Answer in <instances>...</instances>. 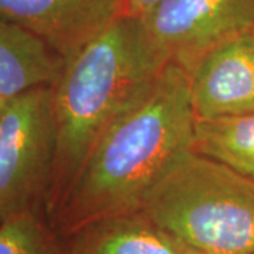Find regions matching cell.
Segmentation results:
<instances>
[{
    "mask_svg": "<svg viewBox=\"0 0 254 254\" xmlns=\"http://www.w3.org/2000/svg\"><path fill=\"white\" fill-rule=\"evenodd\" d=\"M57 128L53 89H37L0 106V220L46 213Z\"/></svg>",
    "mask_w": 254,
    "mask_h": 254,
    "instance_id": "obj_4",
    "label": "cell"
},
{
    "mask_svg": "<svg viewBox=\"0 0 254 254\" xmlns=\"http://www.w3.org/2000/svg\"><path fill=\"white\" fill-rule=\"evenodd\" d=\"M140 18L165 60L190 73L213 50L254 28V0H160Z\"/></svg>",
    "mask_w": 254,
    "mask_h": 254,
    "instance_id": "obj_5",
    "label": "cell"
},
{
    "mask_svg": "<svg viewBox=\"0 0 254 254\" xmlns=\"http://www.w3.org/2000/svg\"><path fill=\"white\" fill-rule=\"evenodd\" d=\"M167 64L143 20L131 14L118 18L66 64L53 89L57 155L47 218L63 200L100 137Z\"/></svg>",
    "mask_w": 254,
    "mask_h": 254,
    "instance_id": "obj_2",
    "label": "cell"
},
{
    "mask_svg": "<svg viewBox=\"0 0 254 254\" xmlns=\"http://www.w3.org/2000/svg\"><path fill=\"white\" fill-rule=\"evenodd\" d=\"M0 254L66 253L46 213L33 212L0 220Z\"/></svg>",
    "mask_w": 254,
    "mask_h": 254,
    "instance_id": "obj_11",
    "label": "cell"
},
{
    "mask_svg": "<svg viewBox=\"0 0 254 254\" xmlns=\"http://www.w3.org/2000/svg\"><path fill=\"white\" fill-rule=\"evenodd\" d=\"M126 14V0H0L1 20L41 37L66 63Z\"/></svg>",
    "mask_w": 254,
    "mask_h": 254,
    "instance_id": "obj_6",
    "label": "cell"
},
{
    "mask_svg": "<svg viewBox=\"0 0 254 254\" xmlns=\"http://www.w3.org/2000/svg\"><path fill=\"white\" fill-rule=\"evenodd\" d=\"M63 242L66 254H199L143 210L91 222Z\"/></svg>",
    "mask_w": 254,
    "mask_h": 254,
    "instance_id": "obj_8",
    "label": "cell"
},
{
    "mask_svg": "<svg viewBox=\"0 0 254 254\" xmlns=\"http://www.w3.org/2000/svg\"><path fill=\"white\" fill-rule=\"evenodd\" d=\"M141 210L199 254H254V181L195 150L174 164Z\"/></svg>",
    "mask_w": 254,
    "mask_h": 254,
    "instance_id": "obj_3",
    "label": "cell"
},
{
    "mask_svg": "<svg viewBox=\"0 0 254 254\" xmlns=\"http://www.w3.org/2000/svg\"><path fill=\"white\" fill-rule=\"evenodd\" d=\"M66 60L27 28L0 18V106L37 89H54Z\"/></svg>",
    "mask_w": 254,
    "mask_h": 254,
    "instance_id": "obj_9",
    "label": "cell"
},
{
    "mask_svg": "<svg viewBox=\"0 0 254 254\" xmlns=\"http://www.w3.org/2000/svg\"><path fill=\"white\" fill-rule=\"evenodd\" d=\"M193 150L254 181V113L195 120Z\"/></svg>",
    "mask_w": 254,
    "mask_h": 254,
    "instance_id": "obj_10",
    "label": "cell"
},
{
    "mask_svg": "<svg viewBox=\"0 0 254 254\" xmlns=\"http://www.w3.org/2000/svg\"><path fill=\"white\" fill-rule=\"evenodd\" d=\"M190 75L168 63L100 137L72 185L47 218L61 237L99 219L143 209L182 155L193 150Z\"/></svg>",
    "mask_w": 254,
    "mask_h": 254,
    "instance_id": "obj_1",
    "label": "cell"
},
{
    "mask_svg": "<svg viewBox=\"0 0 254 254\" xmlns=\"http://www.w3.org/2000/svg\"><path fill=\"white\" fill-rule=\"evenodd\" d=\"M127 7H128V14L136 16V17H143L145 13L154 7L160 0H126Z\"/></svg>",
    "mask_w": 254,
    "mask_h": 254,
    "instance_id": "obj_12",
    "label": "cell"
},
{
    "mask_svg": "<svg viewBox=\"0 0 254 254\" xmlns=\"http://www.w3.org/2000/svg\"><path fill=\"white\" fill-rule=\"evenodd\" d=\"M188 75L195 120L254 113V28L213 50Z\"/></svg>",
    "mask_w": 254,
    "mask_h": 254,
    "instance_id": "obj_7",
    "label": "cell"
}]
</instances>
